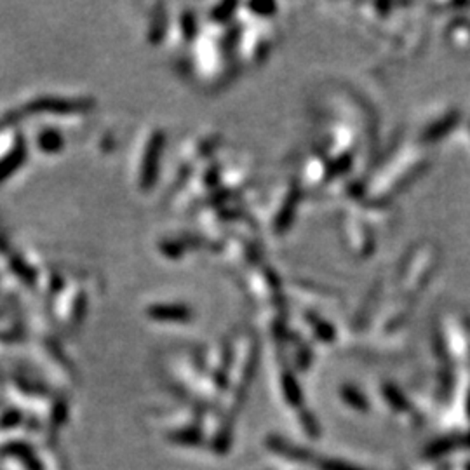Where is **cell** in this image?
<instances>
[{
  "mask_svg": "<svg viewBox=\"0 0 470 470\" xmlns=\"http://www.w3.org/2000/svg\"><path fill=\"white\" fill-rule=\"evenodd\" d=\"M164 146V134L159 129H153L139 146V155L136 160V183L141 190L150 188L153 185V178L159 171L160 155H163Z\"/></svg>",
  "mask_w": 470,
  "mask_h": 470,
  "instance_id": "1",
  "label": "cell"
},
{
  "mask_svg": "<svg viewBox=\"0 0 470 470\" xmlns=\"http://www.w3.org/2000/svg\"><path fill=\"white\" fill-rule=\"evenodd\" d=\"M298 188L294 185H288L282 188L275 200V211L272 213L270 221L274 232H284L291 225V218L294 213V207L298 206Z\"/></svg>",
  "mask_w": 470,
  "mask_h": 470,
  "instance_id": "2",
  "label": "cell"
},
{
  "mask_svg": "<svg viewBox=\"0 0 470 470\" xmlns=\"http://www.w3.org/2000/svg\"><path fill=\"white\" fill-rule=\"evenodd\" d=\"M146 315L160 322H188L193 317V312L186 305L155 303L146 308Z\"/></svg>",
  "mask_w": 470,
  "mask_h": 470,
  "instance_id": "3",
  "label": "cell"
},
{
  "mask_svg": "<svg viewBox=\"0 0 470 470\" xmlns=\"http://www.w3.org/2000/svg\"><path fill=\"white\" fill-rule=\"evenodd\" d=\"M251 291L261 301H274L281 294L277 277L272 270H260L251 277Z\"/></svg>",
  "mask_w": 470,
  "mask_h": 470,
  "instance_id": "4",
  "label": "cell"
}]
</instances>
